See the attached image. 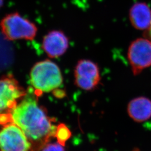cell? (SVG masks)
Wrapping results in <instances>:
<instances>
[{"instance_id":"obj_15","label":"cell","mask_w":151,"mask_h":151,"mask_svg":"<svg viewBox=\"0 0 151 151\" xmlns=\"http://www.w3.org/2000/svg\"><path fill=\"white\" fill-rule=\"evenodd\" d=\"M4 5V0H0V9Z\"/></svg>"},{"instance_id":"obj_4","label":"cell","mask_w":151,"mask_h":151,"mask_svg":"<svg viewBox=\"0 0 151 151\" xmlns=\"http://www.w3.org/2000/svg\"><path fill=\"white\" fill-rule=\"evenodd\" d=\"M27 95L24 89L11 75L0 79V117L9 115L19 100Z\"/></svg>"},{"instance_id":"obj_7","label":"cell","mask_w":151,"mask_h":151,"mask_svg":"<svg viewBox=\"0 0 151 151\" xmlns=\"http://www.w3.org/2000/svg\"><path fill=\"white\" fill-rule=\"evenodd\" d=\"M75 84L82 90H95L101 81V76L98 65L89 60H81L75 70Z\"/></svg>"},{"instance_id":"obj_11","label":"cell","mask_w":151,"mask_h":151,"mask_svg":"<svg viewBox=\"0 0 151 151\" xmlns=\"http://www.w3.org/2000/svg\"><path fill=\"white\" fill-rule=\"evenodd\" d=\"M13 60L12 50L10 46L0 41V71L10 66Z\"/></svg>"},{"instance_id":"obj_10","label":"cell","mask_w":151,"mask_h":151,"mask_svg":"<svg viewBox=\"0 0 151 151\" xmlns=\"http://www.w3.org/2000/svg\"><path fill=\"white\" fill-rule=\"evenodd\" d=\"M127 112L135 122H145L151 118V100L144 96L132 99L128 105Z\"/></svg>"},{"instance_id":"obj_12","label":"cell","mask_w":151,"mask_h":151,"mask_svg":"<svg viewBox=\"0 0 151 151\" xmlns=\"http://www.w3.org/2000/svg\"><path fill=\"white\" fill-rule=\"evenodd\" d=\"M71 136V132L65 124L59 125L56 130L55 137L57 138L58 143L64 146L65 143Z\"/></svg>"},{"instance_id":"obj_13","label":"cell","mask_w":151,"mask_h":151,"mask_svg":"<svg viewBox=\"0 0 151 151\" xmlns=\"http://www.w3.org/2000/svg\"><path fill=\"white\" fill-rule=\"evenodd\" d=\"M42 151H65L63 146L60 143L47 144L42 148Z\"/></svg>"},{"instance_id":"obj_2","label":"cell","mask_w":151,"mask_h":151,"mask_svg":"<svg viewBox=\"0 0 151 151\" xmlns=\"http://www.w3.org/2000/svg\"><path fill=\"white\" fill-rule=\"evenodd\" d=\"M30 81L35 93L48 92L60 87L63 78L58 66L50 60L37 63L30 72Z\"/></svg>"},{"instance_id":"obj_6","label":"cell","mask_w":151,"mask_h":151,"mask_svg":"<svg viewBox=\"0 0 151 151\" xmlns=\"http://www.w3.org/2000/svg\"><path fill=\"white\" fill-rule=\"evenodd\" d=\"M0 151H32V147L22 129L10 122L0 130Z\"/></svg>"},{"instance_id":"obj_5","label":"cell","mask_w":151,"mask_h":151,"mask_svg":"<svg viewBox=\"0 0 151 151\" xmlns=\"http://www.w3.org/2000/svg\"><path fill=\"white\" fill-rule=\"evenodd\" d=\"M128 59L133 75L137 76L151 66V41L148 38H138L130 44Z\"/></svg>"},{"instance_id":"obj_1","label":"cell","mask_w":151,"mask_h":151,"mask_svg":"<svg viewBox=\"0 0 151 151\" xmlns=\"http://www.w3.org/2000/svg\"><path fill=\"white\" fill-rule=\"evenodd\" d=\"M27 95L10 113L11 122L17 125L30 142L32 151H39L50 138L55 136L57 128L40 106L34 95Z\"/></svg>"},{"instance_id":"obj_9","label":"cell","mask_w":151,"mask_h":151,"mask_svg":"<svg viewBox=\"0 0 151 151\" xmlns=\"http://www.w3.org/2000/svg\"><path fill=\"white\" fill-rule=\"evenodd\" d=\"M129 19L133 27L139 30H148L151 25V9L145 2H137L129 10Z\"/></svg>"},{"instance_id":"obj_8","label":"cell","mask_w":151,"mask_h":151,"mask_svg":"<svg viewBox=\"0 0 151 151\" xmlns=\"http://www.w3.org/2000/svg\"><path fill=\"white\" fill-rule=\"evenodd\" d=\"M69 47V39L60 30H52L44 37L42 48L50 58H56L63 55Z\"/></svg>"},{"instance_id":"obj_3","label":"cell","mask_w":151,"mask_h":151,"mask_svg":"<svg viewBox=\"0 0 151 151\" xmlns=\"http://www.w3.org/2000/svg\"><path fill=\"white\" fill-rule=\"evenodd\" d=\"M0 28L3 37L7 40H31L38 32V27L34 23L16 12L3 17L0 22Z\"/></svg>"},{"instance_id":"obj_14","label":"cell","mask_w":151,"mask_h":151,"mask_svg":"<svg viewBox=\"0 0 151 151\" xmlns=\"http://www.w3.org/2000/svg\"><path fill=\"white\" fill-rule=\"evenodd\" d=\"M147 32H148V34H147V35H148V37H147L146 38L149 39H150V40L151 41V25L150 27V29L147 30Z\"/></svg>"}]
</instances>
